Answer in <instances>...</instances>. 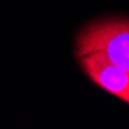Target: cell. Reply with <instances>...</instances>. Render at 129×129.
Masks as SVG:
<instances>
[{"label":"cell","instance_id":"obj_1","mask_svg":"<svg viewBox=\"0 0 129 129\" xmlns=\"http://www.w3.org/2000/svg\"><path fill=\"white\" fill-rule=\"evenodd\" d=\"M93 51L129 72V19H107L86 26L76 38V56Z\"/></svg>","mask_w":129,"mask_h":129},{"label":"cell","instance_id":"obj_2","mask_svg":"<svg viewBox=\"0 0 129 129\" xmlns=\"http://www.w3.org/2000/svg\"><path fill=\"white\" fill-rule=\"evenodd\" d=\"M79 64L96 86L129 104V72L95 51L79 56Z\"/></svg>","mask_w":129,"mask_h":129}]
</instances>
